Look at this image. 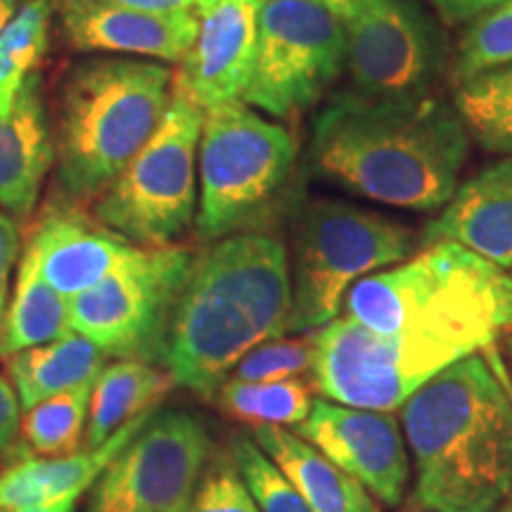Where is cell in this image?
Listing matches in <instances>:
<instances>
[{
	"label": "cell",
	"instance_id": "cell-1",
	"mask_svg": "<svg viewBox=\"0 0 512 512\" xmlns=\"http://www.w3.org/2000/svg\"><path fill=\"white\" fill-rule=\"evenodd\" d=\"M470 131L434 95H332L313 121V174L366 200L408 211H441L456 195Z\"/></svg>",
	"mask_w": 512,
	"mask_h": 512
},
{
	"label": "cell",
	"instance_id": "cell-2",
	"mask_svg": "<svg viewBox=\"0 0 512 512\" xmlns=\"http://www.w3.org/2000/svg\"><path fill=\"white\" fill-rule=\"evenodd\" d=\"M453 363L399 408L413 501L427 512H498L512 494V394L494 344Z\"/></svg>",
	"mask_w": 512,
	"mask_h": 512
},
{
	"label": "cell",
	"instance_id": "cell-3",
	"mask_svg": "<svg viewBox=\"0 0 512 512\" xmlns=\"http://www.w3.org/2000/svg\"><path fill=\"white\" fill-rule=\"evenodd\" d=\"M290 254L264 230L226 235L192 259L178 297L164 368L176 384L214 399L261 342L285 335Z\"/></svg>",
	"mask_w": 512,
	"mask_h": 512
},
{
	"label": "cell",
	"instance_id": "cell-4",
	"mask_svg": "<svg viewBox=\"0 0 512 512\" xmlns=\"http://www.w3.org/2000/svg\"><path fill=\"white\" fill-rule=\"evenodd\" d=\"M512 330V311L479 309L413 316L380 335L347 316L313 330L311 387L325 401L394 413L453 363Z\"/></svg>",
	"mask_w": 512,
	"mask_h": 512
},
{
	"label": "cell",
	"instance_id": "cell-5",
	"mask_svg": "<svg viewBox=\"0 0 512 512\" xmlns=\"http://www.w3.org/2000/svg\"><path fill=\"white\" fill-rule=\"evenodd\" d=\"M171 81L164 64L124 57H95L69 69L55 133L64 202L95 200L143 150L169 110Z\"/></svg>",
	"mask_w": 512,
	"mask_h": 512
},
{
	"label": "cell",
	"instance_id": "cell-6",
	"mask_svg": "<svg viewBox=\"0 0 512 512\" xmlns=\"http://www.w3.org/2000/svg\"><path fill=\"white\" fill-rule=\"evenodd\" d=\"M406 223L339 200H313L294 223L292 306L285 332L325 328L358 280L401 264L418 249Z\"/></svg>",
	"mask_w": 512,
	"mask_h": 512
},
{
	"label": "cell",
	"instance_id": "cell-7",
	"mask_svg": "<svg viewBox=\"0 0 512 512\" xmlns=\"http://www.w3.org/2000/svg\"><path fill=\"white\" fill-rule=\"evenodd\" d=\"M200 240L252 230L280 197L297 164V143L285 126L254 112L242 100L204 112L200 150Z\"/></svg>",
	"mask_w": 512,
	"mask_h": 512
},
{
	"label": "cell",
	"instance_id": "cell-8",
	"mask_svg": "<svg viewBox=\"0 0 512 512\" xmlns=\"http://www.w3.org/2000/svg\"><path fill=\"white\" fill-rule=\"evenodd\" d=\"M204 110L174 95L157 131L95 197V221L138 247H171L197 211V150Z\"/></svg>",
	"mask_w": 512,
	"mask_h": 512
},
{
	"label": "cell",
	"instance_id": "cell-9",
	"mask_svg": "<svg viewBox=\"0 0 512 512\" xmlns=\"http://www.w3.org/2000/svg\"><path fill=\"white\" fill-rule=\"evenodd\" d=\"M349 34L320 0H259L256 57L242 102L275 119L311 110L347 72Z\"/></svg>",
	"mask_w": 512,
	"mask_h": 512
},
{
	"label": "cell",
	"instance_id": "cell-10",
	"mask_svg": "<svg viewBox=\"0 0 512 512\" xmlns=\"http://www.w3.org/2000/svg\"><path fill=\"white\" fill-rule=\"evenodd\" d=\"M192 259L183 247H138L119 268L69 299V325L105 356L164 366Z\"/></svg>",
	"mask_w": 512,
	"mask_h": 512
},
{
	"label": "cell",
	"instance_id": "cell-11",
	"mask_svg": "<svg viewBox=\"0 0 512 512\" xmlns=\"http://www.w3.org/2000/svg\"><path fill=\"white\" fill-rule=\"evenodd\" d=\"M211 453L197 415L155 411L95 482L88 512H185Z\"/></svg>",
	"mask_w": 512,
	"mask_h": 512
},
{
	"label": "cell",
	"instance_id": "cell-12",
	"mask_svg": "<svg viewBox=\"0 0 512 512\" xmlns=\"http://www.w3.org/2000/svg\"><path fill=\"white\" fill-rule=\"evenodd\" d=\"M351 91L368 98L432 95L446 41L418 0H373L347 22Z\"/></svg>",
	"mask_w": 512,
	"mask_h": 512
},
{
	"label": "cell",
	"instance_id": "cell-13",
	"mask_svg": "<svg viewBox=\"0 0 512 512\" xmlns=\"http://www.w3.org/2000/svg\"><path fill=\"white\" fill-rule=\"evenodd\" d=\"M384 508H399L411 479V453L394 413L316 399L309 418L294 427Z\"/></svg>",
	"mask_w": 512,
	"mask_h": 512
},
{
	"label": "cell",
	"instance_id": "cell-14",
	"mask_svg": "<svg viewBox=\"0 0 512 512\" xmlns=\"http://www.w3.org/2000/svg\"><path fill=\"white\" fill-rule=\"evenodd\" d=\"M256 3L221 0L197 12L200 31L174 76V95H183L204 112L242 100L254 72Z\"/></svg>",
	"mask_w": 512,
	"mask_h": 512
},
{
	"label": "cell",
	"instance_id": "cell-15",
	"mask_svg": "<svg viewBox=\"0 0 512 512\" xmlns=\"http://www.w3.org/2000/svg\"><path fill=\"white\" fill-rule=\"evenodd\" d=\"M64 36L81 53L181 62L200 31L195 12H145L110 0H55Z\"/></svg>",
	"mask_w": 512,
	"mask_h": 512
},
{
	"label": "cell",
	"instance_id": "cell-16",
	"mask_svg": "<svg viewBox=\"0 0 512 512\" xmlns=\"http://www.w3.org/2000/svg\"><path fill=\"white\" fill-rule=\"evenodd\" d=\"M27 247L36 254L48 285L67 299L91 290L138 249L69 204L50 209L38 221Z\"/></svg>",
	"mask_w": 512,
	"mask_h": 512
},
{
	"label": "cell",
	"instance_id": "cell-17",
	"mask_svg": "<svg viewBox=\"0 0 512 512\" xmlns=\"http://www.w3.org/2000/svg\"><path fill=\"white\" fill-rule=\"evenodd\" d=\"M456 242L503 271H512V155L458 185L451 202L427 223L418 245Z\"/></svg>",
	"mask_w": 512,
	"mask_h": 512
},
{
	"label": "cell",
	"instance_id": "cell-18",
	"mask_svg": "<svg viewBox=\"0 0 512 512\" xmlns=\"http://www.w3.org/2000/svg\"><path fill=\"white\" fill-rule=\"evenodd\" d=\"M53 162L55 138L43 98V81L34 72L19 88L10 117L0 119V207L27 219Z\"/></svg>",
	"mask_w": 512,
	"mask_h": 512
},
{
	"label": "cell",
	"instance_id": "cell-19",
	"mask_svg": "<svg viewBox=\"0 0 512 512\" xmlns=\"http://www.w3.org/2000/svg\"><path fill=\"white\" fill-rule=\"evenodd\" d=\"M155 411L157 408H150L128 420L98 448H83L62 458H22L12 463L0 472V508L15 512L79 498L98 482L121 448L143 430Z\"/></svg>",
	"mask_w": 512,
	"mask_h": 512
},
{
	"label": "cell",
	"instance_id": "cell-20",
	"mask_svg": "<svg viewBox=\"0 0 512 512\" xmlns=\"http://www.w3.org/2000/svg\"><path fill=\"white\" fill-rule=\"evenodd\" d=\"M249 437L280 467L313 512H382L380 501L366 486L294 430L254 425Z\"/></svg>",
	"mask_w": 512,
	"mask_h": 512
},
{
	"label": "cell",
	"instance_id": "cell-21",
	"mask_svg": "<svg viewBox=\"0 0 512 512\" xmlns=\"http://www.w3.org/2000/svg\"><path fill=\"white\" fill-rule=\"evenodd\" d=\"M105 361L107 356L91 339L72 332L55 342L8 356L5 370L24 413L43 399L95 382L105 370Z\"/></svg>",
	"mask_w": 512,
	"mask_h": 512
},
{
	"label": "cell",
	"instance_id": "cell-22",
	"mask_svg": "<svg viewBox=\"0 0 512 512\" xmlns=\"http://www.w3.org/2000/svg\"><path fill=\"white\" fill-rule=\"evenodd\" d=\"M174 384L166 368L155 363L119 358L112 366H105L93 384L83 448L105 444L128 420L155 408Z\"/></svg>",
	"mask_w": 512,
	"mask_h": 512
},
{
	"label": "cell",
	"instance_id": "cell-23",
	"mask_svg": "<svg viewBox=\"0 0 512 512\" xmlns=\"http://www.w3.org/2000/svg\"><path fill=\"white\" fill-rule=\"evenodd\" d=\"M72 332L69 299L48 285L36 254L27 247L19 264L15 297L0 318V358L55 342Z\"/></svg>",
	"mask_w": 512,
	"mask_h": 512
},
{
	"label": "cell",
	"instance_id": "cell-24",
	"mask_svg": "<svg viewBox=\"0 0 512 512\" xmlns=\"http://www.w3.org/2000/svg\"><path fill=\"white\" fill-rule=\"evenodd\" d=\"M93 384L67 389L22 413L17 430L22 451L27 453L22 458H62L76 453L86 434Z\"/></svg>",
	"mask_w": 512,
	"mask_h": 512
},
{
	"label": "cell",
	"instance_id": "cell-25",
	"mask_svg": "<svg viewBox=\"0 0 512 512\" xmlns=\"http://www.w3.org/2000/svg\"><path fill=\"white\" fill-rule=\"evenodd\" d=\"M50 22V0H24L8 27L0 31V119L10 117L19 88L48 53Z\"/></svg>",
	"mask_w": 512,
	"mask_h": 512
},
{
	"label": "cell",
	"instance_id": "cell-26",
	"mask_svg": "<svg viewBox=\"0 0 512 512\" xmlns=\"http://www.w3.org/2000/svg\"><path fill=\"white\" fill-rule=\"evenodd\" d=\"M216 403L223 413L249 425L297 427L309 418L313 387L302 377L278 382L228 380L216 392Z\"/></svg>",
	"mask_w": 512,
	"mask_h": 512
},
{
	"label": "cell",
	"instance_id": "cell-27",
	"mask_svg": "<svg viewBox=\"0 0 512 512\" xmlns=\"http://www.w3.org/2000/svg\"><path fill=\"white\" fill-rule=\"evenodd\" d=\"M456 88V110L470 138L496 155H512V64Z\"/></svg>",
	"mask_w": 512,
	"mask_h": 512
},
{
	"label": "cell",
	"instance_id": "cell-28",
	"mask_svg": "<svg viewBox=\"0 0 512 512\" xmlns=\"http://www.w3.org/2000/svg\"><path fill=\"white\" fill-rule=\"evenodd\" d=\"M512 64V0L489 10L467 27L453 62V83Z\"/></svg>",
	"mask_w": 512,
	"mask_h": 512
},
{
	"label": "cell",
	"instance_id": "cell-29",
	"mask_svg": "<svg viewBox=\"0 0 512 512\" xmlns=\"http://www.w3.org/2000/svg\"><path fill=\"white\" fill-rule=\"evenodd\" d=\"M230 458L261 512H313L290 479L256 446L249 434H238L233 439Z\"/></svg>",
	"mask_w": 512,
	"mask_h": 512
},
{
	"label": "cell",
	"instance_id": "cell-30",
	"mask_svg": "<svg viewBox=\"0 0 512 512\" xmlns=\"http://www.w3.org/2000/svg\"><path fill=\"white\" fill-rule=\"evenodd\" d=\"M313 368V335L273 337L254 347L235 366L228 380L278 382L297 380Z\"/></svg>",
	"mask_w": 512,
	"mask_h": 512
},
{
	"label": "cell",
	"instance_id": "cell-31",
	"mask_svg": "<svg viewBox=\"0 0 512 512\" xmlns=\"http://www.w3.org/2000/svg\"><path fill=\"white\" fill-rule=\"evenodd\" d=\"M185 512H261L233 458L216 456L202 472Z\"/></svg>",
	"mask_w": 512,
	"mask_h": 512
},
{
	"label": "cell",
	"instance_id": "cell-32",
	"mask_svg": "<svg viewBox=\"0 0 512 512\" xmlns=\"http://www.w3.org/2000/svg\"><path fill=\"white\" fill-rule=\"evenodd\" d=\"M19 256V228L10 214L0 211V318L8 309V290L10 275Z\"/></svg>",
	"mask_w": 512,
	"mask_h": 512
},
{
	"label": "cell",
	"instance_id": "cell-33",
	"mask_svg": "<svg viewBox=\"0 0 512 512\" xmlns=\"http://www.w3.org/2000/svg\"><path fill=\"white\" fill-rule=\"evenodd\" d=\"M503 3H508V0H432V5L439 12V19L446 27L472 24L475 19Z\"/></svg>",
	"mask_w": 512,
	"mask_h": 512
},
{
	"label": "cell",
	"instance_id": "cell-34",
	"mask_svg": "<svg viewBox=\"0 0 512 512\" xmlns=\"http://www.w3.org/2000/svg\"><path fill=\"white\" fill-rule=\"evenodd\" d=\"M19 420H22V406L15 389L5 377H0V451L10 448L17 439Z\"/></svg>",
	"mask_w": 512,
	"mask_h": 512
},
{
	"label": "cell",
	"instance_id": "cell-35",
	"mask_svg": "<svg viewBox=\"0 0 512 512\" xmlns=\"http://www.w3.org/2000/svg\"><path fill=\"white\" fill-rule=\"evenodd\" d=\"M110 3L124 5V8H133V10L162 12V15L197 10V0H110Z\"/></svg>",
	"mask_w": 512,
	"mask_h": 512
},
{
	"label": "cell",
	"instance_id": "cell-36",
	"mask_svg": "<svg viewBox=\"0 0 512 512\" xmlns=\"http://www.w3.org/2000/svg\"><path fill=\"white\" fill-rule=\"evenodd\" d=\"M320 3L328 5V8L347 24L358 15V12L366 10L373 0H320Z\"/></svg>",
	"mask_w": 512,
	"mask_h": 512
},
{
	"label": "cell",
	"instance_id": "cell-37",
	"mask_svg": "<svg viewBox=\"0 0 512 512\" xmlns=\"http://www.w3.org/2000/svg\"><path fill=\"white\" fill-rule=\"evenodd\" d=\"M501 339H503V358H505V377H510L512 380V330H505L503 335H501ZM498 366H501V363H498ZM508 389H510V394H512V382L508 384Z\"/></svg>",
	"mask_w": 512,
	"mask_h": 512
},
{
	"label": "cell",
	"instance_id": "cell-38",
	"mask_svg": "<svg viewBox=\"0 0 512 512\" xmlns=\"http://www.w3.org/2000/svg\"><path fill=\"white\" fill-rule=\"evenodd\" d=\"M76 501H79V498H67V501L43 505V508H27V510H15V512H76Z\"/></svg>",
	"mask_w": 512,
	"mask_h": 512
},
{
	"label": "cell",
	"instance_id": "cell-39",
	"mask_svg": "<svg viewBox=\"0 0 512 512\" xmlns=\"http://www.w3.org/2000/svg\"><path fill=\"white\" fill-rule=\"evenodd\" d=\"M19 0H0V31L10 24V19L17 15Z\"/></svg>",
	"mask_w": 512,
	"mask_h": 512
},
{
	"label": "cell",
	"instance_id": "cell-40",
	"mask_svg": "<svg viewBox=\"0 0 512 512\" xmlns=\"http://www.w3.org/2000/svg\"><path fill=\"white\" fill-rule=\"evenodd\" d=\"M399 512H427V510H422V508H420V505H418V503H415V501H413V498H411V501H408V503H403V505H401V510H399Z\"/></svg>",
	"mask_w": 512,
	"mask_h": 512
},
{
	"label": "cell",
	"instance_id": "cell-41",
	"mask_svg": "<svg viewBox=\"0 0 512 512\" xmlns=\"http://www.w3.org/2000/svg\"><path fill=\"white\" fill-rule=\"evenodd\" d=\"M216 3H221V0H197V12L207 10V8H211V5H216Z\"/></svg>",
	"mask_w": 512,
	"mask_h": 512
},
{
	"label": "cell",
	"instance_id": "cell-42",
	"mask_svg": "<svg viewBox=\"0 0 512 512\" xmlns=\"http://www.w3.org/2000/svg\"><path fill=\"white\" fill-rule=\"evenodd\" d=\"M498 512H512V501H505V503H503V508L498 510Z\"/></svg>",
	"mask_w": 512,
	"mask_h": 512
},
{
	"label": "cell",
	"instance_id": "cell-43",
	"mask_svg": "<svg viewBox=\"0 0 512 512\" xmlns=\"http://www.w3.org/2000/svg\"><path fill=\"white\" fill-rule=\"evenodd\" d=\"M508 501H512V494H510V498H508Z\"/></svg>",
	"mask_w": 512,
	"mask_h": 512
},
{
	"label": "cell",
	"instance_id": "cell-44",
	"mask_svg": "<svg viewBox=\"0 0 512 512\" xmlns=\"http://www.w3.org/2000/svg\"><path fill=\"white\" fill-rule=\"evenodd\" d=\"M0 512H5V510H3V508H0Z\"/></svg>",
	"mask_w": 512,
	"mask_h": 512
},
{
	"label": "cell",
	"instance_id": "cell-45",
	"mask_svg": "<svg viewBox=\"0 0 512 512\" xmlns=\"http://www.w3.org/2000/svg\"><path fill=\"white\" fill-rule=\"evenodd\" d=\"M510 275H512V273H510Z\"/></svg>",
	"mask_w": 512,
	"mask_h": 512
}]
</instances>
